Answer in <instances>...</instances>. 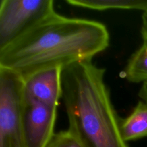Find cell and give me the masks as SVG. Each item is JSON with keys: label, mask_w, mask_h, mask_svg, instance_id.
<instances>
[{"label": "cell", "mask_w": 147, "mask_h": 147, "mask_svg": "<svg viewBox=\"0 0 147 147\" xmlns=\"http://www.w3.org/2000/svg\"><path fill=\"white\" fill-rule=\"evenodd\" d=\"M109 42V32L102 23L55 12L0 50V67L24 78L42 69L92 60Z\"/></svg>", "instance_id": "1"}, {"label": "cell", "mask_w": 147, "mask_h": 147, "mask_svg": "<svg viewBox=\"0 0 147 147\" xmlns=\"http://www.w3.org/2000/svg\"><path fill=\"white\" fill-rule=\"evenodd\" d=\"M105 69L84 60L64 67L63 96L70 130L84 147H129L104 81Z\"/></svg>", "instance_id": "2"}, {"label": "cell", "mask_w": 147, "mask_h": 147, "mask_svg": "<svg viewBox=\"0 0 147 147\" xmlns=\"http://www.w3.org/2000/svg\"><path fill=\"white\" fill-rule=\"evenodd\" d=\"M23 86L20 74L0 67V147H25Z\"/></svg>", "instance_id": "3"}, {"label": "cell", "mask_w": 147, "mask_h": 147, "mask_svg": "<svg viewBox=\"0 0 147 147\" xmlns=\"http://www.w3.org/2000/svg\"><path fill=\"white\" fill-rule=\"evenodd\" d=\"M55 12L53 0H1L0 50Z\"/></svg>", "instance_id": "4"}, {"label": "cell", "mask_w": 147, "mask_h": 147, "mask_svg": "<svg viewBox=\"0 0 147 147\" xmlns=\"http://www.w3.org/2000/svg\"><path fill=\"white\" fill-rule=\"evenodd\" d=\"M63 69L60 66L47 67L24 78V103L57 106L63 96Z\"/></svg>", "instance_id": "5"}, {"label": "cell", "mask_w": 147, "mask_h": 147, "mask_svg": "<svg viewBox=\"0 0 147 147\" xmlns=\"http://www.w3.org/2000/svg\"><path fill=\"white\" fill-rule=\"evenodd\" d=\"M57 106L24 103L22 111L25 147H46L54 133Z\"/></svg>", "instance_id": "6"}, {"label": "cell", "mask_w": 147, "mask_h": 147, "mask_svg": "<svg viewBox=\"0 0 147 147\" xmlns=\"http://www.w3.org/2000/svg\"><path fill=\"white\" fill-rule=\"evenodd\" d=\"M121 131L126 142L147 137V103L140 100L132 113L121 120Z\"/></svg>", "instance_id": "7"}, {"label": "cell", "mask_w": 147, "mask_h": 147, "mask_svg": "<svg viewBox=\"0 0 147 147\" xmlns=\"http://www.w3.org/2000/svg\"><path fill=\"white\" fill-rule=\"evenodd\" d=\"M73 7L104 11L108 9H136L147 11V0H66Z\"/></svg>", "instance_id": "8"}, {"label": "cell", "mask_w": 147, "mask_h": 147, "mask_svg": "<svg viewBox=\"0 0 147 147\" xmlns=\"http://www.w3.org/2000/svg\"><path fill=\"white\" fill-rule=\"evenodd\" d=\"M124 77L131 83L147 82V42H144L129 59L124 70Z\"/></svg>", "instance_id": "9"}, {"label": "cell", "mask_w": 147, "mask_h": 147, "mask_svg": "<svg viewBox=\"0 0 147 147\" xmlns=\"http://www.w3.org/2000/svg\"><path fill=\"white\" fill-rule=\"evenodd\" d=\"M46 147H84L70 130L55 134Z\"/></svg>", "instance_id": "10"}, {"label": "cell", "mask_w": 147, "mask_h": 147, "mask_svg": "<svg viewBox=\"0 0 147 147\" xmlns=\"http://www.w3.org/2000/svg\"><path fill=\"white\" fill-rule=\"evenodd\" d=\"M141 34L144 42H147V11H144L142 14Z\"/></svg>", "instance_id": "11"}, {"label": "cell", "mask_w": 147, "mask_h": 147, "mask_svg": "<svg viewBox=\"0 0 147 147\" xmlns=\"http://www.w3.org/2000/svg\"><path fill=\"white\" fill-rule=\"evenodd\" d=\"M139 96L142 100L147 103V82L142 83V86L139 92Z\"/></svg>", "instance_id": "12"}]
</instances>
